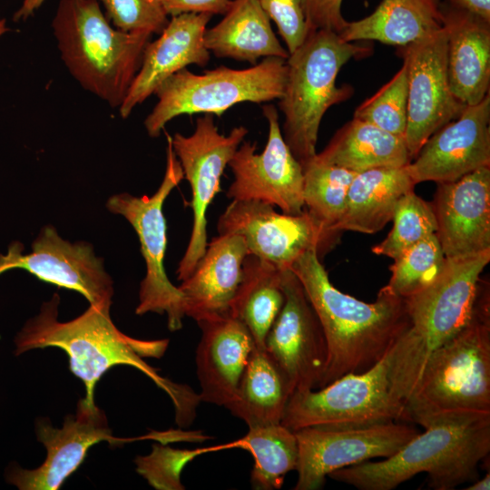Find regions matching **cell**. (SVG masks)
I'll return each mask as SVG.
<instances>
[{
    "label": "cell",
    "instance_id": "cell-12",
    "mask_svg": "<svg viewBox=\"0 0 490 490\" xmlns=\"http://www.w3.org/2000/svg\"><path fill=\"white\" fill-rule=\"evenodd\" d=\"M217 230L219 234L241 236L248 254L279 270L291 269L310 250H316L320 259L339 237L306 209L296 215L279 213L274 206L257 201H232L220 216Z\"/></svg>",
    "mask_w": 490,
    "mask_h": 490
},
{
    "label": "cell",
    "instance_id": "cell-17",
    "mask_svg": "<svg viewBox=\"0 0 490 490\" xmlns=\"http://www.w3.org/2000/svg\"><path fill=\"white\" fill-rule=\"evenodd\" d=\"M23 244L15 241L6 254H0V275L23 269L44 282L79 292L90 304L112 305L113 280L92 244L72 243L46 225L34 240L32 251L23 254Z\"/></svg>",
    "mask_w": 490,
    "mask_h": 490
},
{
    "label": "cell",
    "instance_id": "cell-31",
    "mask_svg": "<svg viewBox=\"0 0 490 490\" xmlns=\"http://www.w3.org/2000/svg\"><path fill=\"white\" fill-rule=\"evenodd\" d=\"M235 444L253 456L250 482L254 489H279L285 475L297 468L299 449L295 433L281 423L250 426Z\"/></svg>",
    "mask_w": 490,
    "mask_h": 490
},
{
    "label": "cell",
    "instance_id": "cell-14",
    "mask_svg": "<svg viewBox=\"0 0 490 490\" xmlns=\"http://www.w3.org/2000/svg\"><path fill=\"white\" fill-rule=\"evenodd\" d=\"M262 113L269 127L265 147L257 153L256 142L240 143L228 164L233 181L226 195L232 201H257L287 214H300L305 211L302 165L283 138L276 107L265 104Z\"/></svg>",
    "mask_w": 490,
    "mask_h": 490
},
{
    "label": "cell",
    "instance_id": "cell-1",
    "mask_svg": "<svg viewBox=\"0 0 490 490\" xmlns=\"http://www.w3.org/2000/svg\"><path fill=\"white\" fill-rule=\"evenodd\" d=\"M59 301L58 294H54L50 301L42 305L39 314L25 323L15 339V355L51 347L63 349L68 356L70 370L85 387L84 399L89 404H94L95 385L111 368L133 367L169 395L179 425L191 421L201 401L199 394L161 377L143 360L145 357L161 358L168 339L141 340L123 334L112 321L108 304H90L82 315L60 322Z\"/></svg>",
    "mask_w": 490,
    "mask_h": 490
},
{
    "label": "cell",
    "instance_id": "cell-11",
    "mask_svg": "<svg viewBox=\"0 0 490 490\" xmlns=\"http://www.w3.org/2000/svg\"><path fill=\"white\" fill-rule=\"evenodd\" d=\"M248 134L245 126L234 127L228 135L219 132L212 114L198 117L191 135L176 132L172 149L191 191L192 229L186 250L179 262L177 279L184 280L205 252L207 211L220 191V181L229 162Z\"/></svg>",
    "mask_w": 490,
    "mask_h": 490
},
{
    "label": "cell",
    "instance_id": "cell-21",
    "mask_svg": "<svg viewBox=\"0 0 490 490\" xmlns=\"http://www.w3.org/2000/svg\"><path fill=\"white\" fill-rule=\"evenodd\" d=\"M211 17L209 14L195 13L171 16L159 37L150 41L144 49L140 69L118 108L122 118L129 117L172 74L191 64L207 65L211 53L203 37Z\"/></svg>",
    "mask_w": 490,
    "mask_h": 490
},
{
    "label": "cell",
    "instance_id": "cell-2",
    "mask_svg": "<svg viewBox=\"0 0 490 490\" xmlns=\"http://www.w3.org/2000/svg\"><path fill=\"white\" fill-rule=\"evenodd\" d=\"M320 321L328 360L320 387L348 373L377 364L409 324L406 299L381 288L374 302L338 290L329 280L316 250L291 267Z\"/></svg>",
    "mask_w": 490,
    "mask_h": 490
},
{
    "label": "cell",
    "instance_id": "cell-9",
    "mask_svg": "<svg viewBox=\"0 0 490 490\" xmlns=\"http://www.w3.org/2000/svg\"><path fill=\"white\" fill-rule=\"evenodd\" d=\"M404 408L392 387L387 351L364 372L346 374L318 389L293 392L280 423L296 431L311 426L351 427L405 422Z\"/></svg>",
    "mask_w": 490,
    "mask_h": 490
},
{
    "label": "cell",
    "instance_id": "cell-44",
    "mask_svg": "<svg viewBox=\"0 0 490 490\" xmlns=\"http://www.w3.org/2000/svg\"><path fill=\"white\" fill-rule=\"evenodd\" d=\"M9 29L6 26V20L5 19H0V36L4 34L6 31Z\"/></svg>",
    "mask_w": 490,
    "mask_h": 490
},
{
    "label": "cell",
    "instance_id": "cell-6",
    "mask_svg": "<svg viewBox=\"0 0 490 490\" xmlns=\"http://www.w3.org/2000/svg\"><path fill=\"white\" fill-rule=\"evenodd\" d=\"M489 261L490 251L447 259L433 284L405 299L409 324L388 350L392 387L404 405L429 356L469 321Z\"/></svg>",
    "mask_w": 490,
    "mask_h": 490
},
{
    "label": "cell",
    "instance_id": "cell-15",
    "mask_svg": "<svg viewBox=\"0 0 490 490\" xmlns=\"http://www.w3.org/2000/svg\"><path fill=\"white\" fill-rule=\"evenodd\" d=\"M282 289L285 301L266 337L264 348L293 392L318 389L328 360L320 321L291 269L282 271Z\"/></svg>",
    "mask_w": 490,
    "mask_h": 490
},
{
    "label": "cell",
    "instance_id": "cell-7",
    "mask_svg": "<svg viewBox=\"0 0 490 490\" xmlns=\"http://www.w3.org/2000/svg\"><path fill=\"white\" fill-rule=\"evenodd\" d=\"M369 45L347 42L329 30H310L300 46L286 59L287 79L279 108L283 138L301 165L317 153L320 122L333 105L348 100L354 89L337 86L341 68L352 59L371 55Z\"/></svg>",
    "mask_w": 490,
    "mask_h": 490
},
{
    "label": "cell",
    "instance_id": "cell-8",
    "mask_svg": "<svg viewBox=\"0 0 490 490\" xmlns=\"http://www.w3.org/2000/svg\"><path fill=\"white\" fill-rule=\"evenodd\" d=\"M287 79L286 59L264 58L246 68L220 66L197 74L184 68L155 91L158 101L144 120L150 137L160 136L165 125L183 114L222 115L234 105L279 100Z\"/></svg>",
    "mask_w": 490,
    "mask_h": 490
},
{
    "label": "cell",
    "instance_id": "cell-36",
    "mask_svg": "<svg viewBox=\"0 0 490 490\" xmlns=\"http://www.w3.org/2000/svg\"><path fill=\"white\" fill-rule=\"evenodd\" d=\"M233 447L234 442L197 449H173L153 445L152 454L139 456L135 462L138 473L156 489L181 490L184 486L181 483V474L189 462L207 452Z\"/></svg>",
    "mask_w": 490,
    "mask_h": 490
},
{
    "label": "cell",
    "instance_id": "cell-23",
    "mask_svg": "<svg viewBox=\"0 0 490 490\" xmlns=\"http://www.w3.org/2000/svg\"><path fill=\"white\" fill-rule=\"evenodd\" d=\"M440 11L451 93L465 106L478 103L489 93L490 21L446 0Z\"/></svg>",
    "mask_w": 490,
    "mask_h": 490
},
{
    "label": "cell",
    "instance_id": "cell-42",
    "mask_svg": "<svg viewBox=\"0 0 490 490\" xmlns=\"http://www.w3.org/2000/svg\"><path fill=\"white\" fill-rule=\"evenodd\" d=\"M45 2V0H23L21 6L15 11L14 21L26 20L32 16Z\"/></svg>",
    "mask_w": 490,
    "mask_h": 490
},
{
    "label": "cell",
    "instance_id": "cell-13",
    "mask_svg": "<svg viewBox=\"0 0 490 490\" xmlns=\"http://www.w3.org/2000/svg\"><path fill=\"white\" fill-rule=\"evenodd\" d=\"M299 449L295 490H317L332 472L389 457L418 434L401 421L363 426H311L294 431Z\"/></svg>",
    "mask_w": 490,
    "mask_h": 490
},
{
    "label": "cell",
    "instance_id": "cell-26",
    "mask_svg": "<svg viewBox=\"0 0 490 490\" xmlns=\"http://www.w3.org/2000/svg\"><path fill=\"white\" fill-rule=\"evenodd\" d=\"M416 184L407 166L382 167L358 172L348 191L342 216L336 226L345 230L373 234L392 220L396 205Z\"/></svg>",
    "mask_w": 490,
    "mask_h": 490
},
{
    "label": "cell",
    "instance_id": "cell-38",
    "mask_svg": "<svg viewBox=\"0 0 490 490\" xmlns=\"http://www.w3.org/2000/svg\"><path fill=\"white\" fill-rule=\"evenodd\" d=\"M270 20L273 21L289 54L305 41L310 31L301 0H257Z\"/></svg>",
    "mask_w": 490,
    "mask_h": 490
},
{
    "label": "cell",
    "instance_id": "cell-34",
    "mask_svg": "<svg viewBox=\"0 0 490 490\" xmlns=\"http://www.w3.org/2000/svg\"><path fill=\"white\" fill-rule=\"evenodd\" d=\"M393 227L387 236L371 250L376 255L397 259L407 250L436 232L437 223L431 202L411 191L397 201Z\"/></svg>",
    "mask_w": 490,
    "mask_h": 490
},
{
    "label": "cell",
    "instance_id": "cell-3",
    "mask_svg": "<svg viewBox=\"0 0 490 490\" xmlns=\"http://www.w3.org/2000/svg\"><path fill=\"white\" fill-rule=\"evenodd\" d=\"M389 457L336 470L331 479L359 490H392L425 473L434 490H453L478 478L490 453V413L450 414L430 420Z\"/></svg>",
    "mask_w": 490,
    "mask_h": 490
},
{
    "label": "cell",
    "instance_id": "cell-43",
    "mask_svg": "<svg viewBox=\"0 0 490 490\" xmlns=\"http://www.w3.org/2000/svg\"><path fill=\"white\" fill-rule=\"evenodd\" d=\"M490 489V473L488 472L481 479L475 480L466 490H489Z\"/></svg>",
    "mask_w": 490,
    "mask_h": 490
},
{
    "label": "cell",
    "instance_id": "cell-22",
    "mask_svg": "<svg viewBox=\"0 0 490 490\" xmlns=\"http://www.w3.org/2000/svg\"><path fill=\"white\" fill-rule=\"evenodd\" d=\"M197 323L201 330L195 356L199 397L201 401L225 407L234 397L257 346L246 326L231 315Z\"/></svg>",
    "mask_w": 490,
    "mask_h": 490
},
{
    "label": "cell",
    "instance_id": "cell-35",
    "mask_svg": "<svg viewBox=\"0 0 490 490\" xmlns=\"http://www.w3.org/2000/svg\"><path fill=\"white\" fill-rule=\"evenodd\" d=\"M407 104V69L403 63L402 67L387 83L356 108L353 118L404 138Z\"/></svg>",
    "mask_w": 490,
    "mask_h": 490
},
{
    "label": "cell",
    "instance_id": "cell-4",
    "mask_svg": "<svg viewBox=\"0 0 490 490\" xmlns=\"http://www.w3.org/2000/svg\"><path fill=\"white\" fill-rule=\"evenodd\" d=\"M462 413H490L489 286L481 279L469 321L429 356L405 404L404 421L424 426Z\"/></svg>",
    "mask_w": 490,
    "mask_h": 490
},
{
    "label": "cell",
    "instance_id": "cell-41",
    "mask_svg": "<svg viewBox=\"0 0 490 490\" xmlns=\"http://www.w3.org/2000/svg\"><path fill=\"white\" fill-rule=\"evenodd\" d=\"M450 4L472 12L490 21V0H446Z\"/></svg>",
    "mask_w": 490,
    "mask_h": 490
},
{
    "label": "cell",
    "instance_id": "cell-24",
    "mask_svg": "<svg viewBox=\"0 0 490 490\" xmlns=\"http://www.w3.org/2000/svg\"><path fill=\"white\" fill-rule=\"evenodd\" d=\"M248 250L238 234H219L207 244L191 275L178 287L185 316L196 322L230 315Z\"/></svg>",
    "mask_w": 490,
    "mask_h": 490
},
{
    "label": "cell",
    "instance_id": "cell-37",
    "mask_svg": "<svg viewBox=\"0 0 490 490\" xmlns=\"http://www.w3.org/2000/svg\"><path fill=\"white\" fill-rule=\"evenodd\" d=\"M96 1L111 24L123 32L160 34L170 20L160 0Z\"/></svg>",
    "mask_w": 490,
    "mask_h": 490
},
{
    "label": "cell",
    "instance_id": "cell-16",
    "mask_svg": "<svg viewBox=\"0 0 490 490\" xmlns=\"http://www.w3.org/2000/svg\"><path fill=\"white\" fill-rule=\"evenodd\" d=\"M446 34L436 33L397 47L407 69V122L404 140L412 160L438 129L457 118L463 105L451 93L447 76Z\"/></svg>",
    "mask_w": 490,
    "mask_h": 490
},
{
    "label": "cell",
    "instance_id": "cell-28",
    "mask_svg": "<svg viewBox=\"0 0 490 490\" xmlns=\"http://www.w3.org/2000/svg\"><path fill=\"white\" fill-rule=\"evenodd\" d=\"M313 159L356 173L375 168L404 167L412 161L403 137L356 118L339 128Z\"/></svg>",
    "mask_w": 490,
    "mask_h": 490
},
{
    "label": "cell",
    "instance_id": "cell-18",
    "mask_svg": "<svg viewBox=\"0 0 490 490\" xmlns=\"http://www.w3.org/2000/svg\"><path fill=\"white\" fill-rule=\"evenodd\" d=\"M38 440L46 448L44 462L33 470L13 466L7 481L21 490H56L77 470L88 450L101 441L110 445L137 439H152V434L139 438H118L113 436L105 414L95 404L79 400L75 415H68L62 428L47 422H38Z\"/></svg>",
    "mask_w": 490,
    "mask_h": 490
},
{
    "label": "cell",
    "instance_id": "cell-33",
    "mask_svg": "<svg viewBox=\"0 0 490 490\" xmlns=\"http://www.w3.org/2000/svg\"><path fill=\"white\" fill-rule=\"evenodd\" d=\"M436 234L412 246L394 260L391 276L384 286L392 294L407 299L433 284L446 265Z\"/></svg>",
    "mask_w": 490,
    "mask_h": 490
},
{
    "label": "cell",
    "instance_id": "cell-40",
    "mask_svg": "<svg viewBox=\"0 0 490 490\" xmlns=\"http://www.w3.org/2000/svg\"><path fill=\"white\" fill-rule=\"evenodd\" d=\"M169 16L185 13L223 15L231 0H160Z\"/></svg>",
    "mask_w": 490,
    "mask_h": 490
},
{
    "label": "cell",
    "instance_id": "cell-32",
    "mask_svg": "<svg viewBox=\"0 0 490 490\" xmlns=\"http://www.w3.org/2000/svg\"><path fill=\"white\" fill-rule=\"evenodd\" d=\"M302 168L306 211L328 230L340 235L336 226L344 211L348 191L357 173L318 162L313 158Z\"/></svg>",
    "mask_w": 490,
    "mask_h": 490
},
{
    "label": "cell",
    "instance_id": "cell-29",
    "mask_svg": "<svg viewBox=\"0 0 490 490\" xmlns=\"http://www.w3.org/2000/svg\"><path fill=\"white\" fill-rule=\"evenodd\" d=\"M293 390L265 348L250 354L232 400L225 407L249 427L280 423Z\"/></svg>",
    "mask_w": 490,
    "mask_h": 490
},
{
    "label": "cell",
    "instance_id": "cell-19",
    "mask_svg": "<svg viewBox=\"0 0 490 490\" xmlns=\"http://www.w3.org/2000/svg\"><path fill=\"white\" fill-rule=\"evenodd\" d=\"M490 94L435 132L407 165L416 184L454 181L490 166Z\"/></svg>",
    "mask_w": 490,
    "mask_h": 490
},
{
    "label": "cell",
    "instance_id": "cell-5",
    "mask_svg": "<svg viewBox=\"0 0 490 490\" xmlns=\"http://www.w3.org/2000/svg\"><path fill=\"white\" fill-rule=\"evenodd\" d=\"M51 26L74 79L112 108H119L152 34L114 28L96 0H60Z\"/></svg>",
    "mask_w": 490,
    "mask_h": 490
},
{
    "label": "cell",
    "instance_id": "cell-27",
    "mask_svg": "<svg viewBox=\"0 0 490 490\" xmlns=\"http://www.w3.org/2000/svg\"><path fill=\"white\" fill-rule=\"evenodd\" d=\"M442 0H382L368 16L347 23L338 34L347 42L377 41L404 46L442 28Z\"/></svg>",
    "mask_w": 490,
    "mask_h": 490
},
{
    "label": "cell",
    "instance_id": "cell-10",
    "mask_svg": "<svg viewBox=\"0 0 490 490\" xmlns=\"http://www.w3.org/2000/svg\"><path fill=\"white\" fill-rule=\"evenodd\" d=\"M183 179L182 168L172 149V136L167 134L166 169L158 190L152 196L119 193L111 196L106 202L111 212L123 216L134 229L145 261L146 275L141 282L135 313H166L168 328L172 331L182 327L185 312L183 295L170 281L164 268L167 236L162 208L166 198Z\"/></svg>",
    "mask_w": 490,
    "mask_h": 490
},
{
    "label": "cell",
    "instance_id": "cell-20",
    "mask_svg": "<svg viewBox=\"0 0 490 490\" xmlns=\"http://www.w3.org/2000/svg\"><path fill=\"white\" fill-rule=\"evenodd\" d=\"M436 184L431 204L446 258L490 251V166Z\"/></svg>",
    "mask_w": 490,
    "mask_h": 490
},
{
    "label": "cell",
    "instance_id": "cell-30",
    "mask_svg": "<svg viewBox=\"0 0 490 490\" xmlns=\"http://www.w3.org/2000/svg\"><path fill=\"white\" fill-rule=\"evenodd\" d=\"M283 270L251 254L243 261L230 314L246 326L260 348H264L266 337L285 301Z\"/></svg>",
    "mask_w": 490,
    "mask_h": 490
},
{
    "label": "cell",
    "instance_id": "cell-25",
    "mask_svg": "<svg viewBox=\"0 0 490 490\" xmlns=\"http://www.w3.org/2000/svg\"><path fill=\"white\" fill-rule=\"evenodd\" d=\"M203 41L216 57L253 65L260 58L289 56L257 0H231L222 19L206 29Z\"/></svg>",
    "mask_w": 490,
    "mask_h": 490
},
{
    "label": "cell",
    "instance_id": "cell-39",
    "mask_svg": "<svg viewBox=\"0 0 490 490\" xmlns=\"http://www.w3.org/2000/svg\"><path fill=\"white\" fill-rule=\"evenodd\" d=\"M309 30H329L339 34L348 21L342 15L343 0H301Z\"/></svg>",
    "mask_w": 490,
    "mask_h": 490
}]
</instances>
